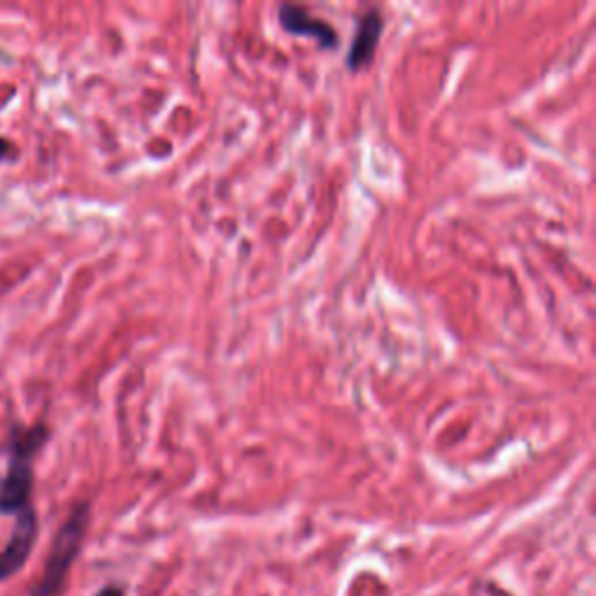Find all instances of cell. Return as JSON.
<instances>
[{"mask_svg":"<svg viewBox=\"0 0 596 596\" xmlns=\"http://www.w3.org/2000/svg\"><path fill=\"white\" fill-rule=\"evenodd\" d=\"M35 541H38V515H35V508H28L17 515L10 541L0 552V583L17 576L24 569L35 548Z\"/></svg>","mask_w":596,"mask_h":596,"instance_id":"3","label":"cell"},{"mask_svg":"<svg viewBox=\"0 0 596 596\" xmlns=\"http://www.w3.org/2000/svg\"><path fill=\"white\" fill-rule=\"evenodd\" d=\"M47 441L45 424L17 429L10 438V461L0 480V513L17 517L33 508V459Z\"/></svg>","mask_w":596,"mask_h":596,"instance_id":"1","label":"cell"},{"mask_svg":"<svg viewBox=\"0 0 596 596\" xmlns=\"http://www.w3.org/2000/svg\"><path fill=\"white\" fill-rule=\"evenodd\" d=\"M89 517H91V508L87 501L77 503V506L70 510L68 520L61 524L59 531H56L52 550H49V557L45 562V571H42V578L38 580V585L33 587V592L28 596L63 594V590H66L68 573L73 569L77 555H80L84 536H87Z\"/></svg>","mask_w":596,"mask_h":596,"instance_id":"2","label":"cell"},{"mask_svg":"<svg viewBox=\"0 0 596 596\" xmlns=\"http://www.w3.org/2000/svg\"><path fill=\"white\" fill-rule=\"evenodd\" d=\"M278 21L289 35L315 40L322 49H336L338 45L336 28H333L326 19L315 17V14L303 5H294V3L280 5Z\"/></svg>","mask_w":596,"mask_h":596,"instance_id":"5","label":"cell"},{"mask_svg":"<svg viewBox=\"0 0 596 596\" xmlns=\"http://www.w3.org/2000/svg\"><path fill=\"white\" fill-rule=\"evenodd\" d=\"M382 28H385V17H382L380 7H368L357 17V28H354L350 49H347L345 66L352 73H359L366 66H371L375 59V52L380 47Z\"/></svg>","mask_w":596,"mask_h":596,"instance_id":"4","label":"cell"},{"mask_svg":"<svg viewBox=\"0 0 596 596\" xmlns=\"http://www.w3.org/2000/svg\"><path fill=\"white\" fill-rule=\"evenodd\" d=\"M96 596H124V590H122V587H117V585H108V587H103V590L98 592Z\"/></svg>","mask_w":596,"mask_h":596,"instance_id":"6","label":"cell"}]
</instances>
